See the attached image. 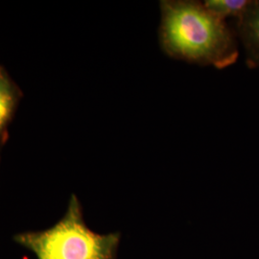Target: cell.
Here are the masks:
<instances>
[{"label":"cell","instance_id":"cell-5","mask_svg":"<svg viewBox=\"0 0 259 259\" xmlns=\"http://www.w3.org/2000/svg\"><path fill=\"white\" fill-rule=\"evenodd\" d=\"M251 0H206L204 5L221 19H238L249 8Z\"/></svg>","mask_w":259,"mask_h":259},{"label":"cell","instance_id":"cell-2","mask_svg":"<svg viewBox=\"0 0 259 259\" xmlns=\"http://www.w3.org/2000/svg\"><path fill=\"white\" fill-rule=\"evenodd\" d=\"M15 240L37 259H113L119 236L92 232L83 222L80 203L73 195L65 216L52 228L19 233Z\"/></svg>","mask_w":259,"mask_h":259},{"label":"cell","instance_id":"cell-1","mask_svg":"<svg viewBox=\"0 0 259 259\" xmlns=\"http://www.w3.org/2000/svg\"><path fill=\"white\" fill-rule=\"evenodd\" d=\"M159 6L158 37L167 56L217 69L236 63L239 50L234 30L206 9L204 3L163 0Z\"/></svg>","mask_w":259,"mask_h":259},{"label":"cell","instance_id":"cell-4","mask_svg":"<svg viewBox=\"0 0 259 259\" xmlns=\"http://www.w3.org/2000/svg\"><path fill=\"white\" fill-rule=\"evenodd\" d=\"M17 101V88L8 73L0 66V136L13 115Z\"/></svg>","mask_w":259,"mask_h":259},{"label":"cell","instance_id":"cell-3","mask_svg":"<svg viewBox=\"0 0 259 259\" xmlns=\"http://www.w3.org/2000/svg\"><path fill=\"white\" fill-rule=\"evenodd\" d=\"M233 30L245 49L248 65L259 68V0H251L249 8L235 20Z\"/></svg>","mask_w":259,"mask_h":259}]
</instances>
